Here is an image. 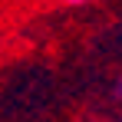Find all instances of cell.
Masks as SVG:
<instances>
[{
    "instance_id": "cell-2",
    "label": "cell",
    "mask_w": 122,
    "mask_h": 122,
    "mask_svg": "<svg viewBox=\"0 0 122 122\" xmlns=\"http://www.w3.org/2000/svg\"><path fill=\"white\" fill-rule=\"evenodd\" d=\"M69 3H89V0H69Z\"/></svg>"
},
{
    "instance_id": "cell-1",
    "label": "cell",
    "mask_w": 122,
    "mask_h": 122,
    "mask_svg": "<svg viewBox=\"0 0 122 122\" xmlns=\"http://www.w3.org/2000/svg\"><path fill=\"white\" fill-rule=\"evenodd\" d=\"M116 96H119V99H122V79L116 82Z\"/></svg>"
}]
</instances>
